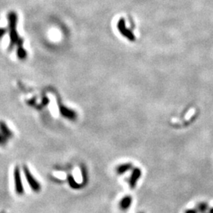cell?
<instances>
[{"mask_svg":"<svg viewBox=\"0 0 213 213\" xmlns=\"http://www.w3.org/2000/svg\"><path fill=\"white\" fill-rule=\"evenodd\" d=\"M196 209L198 211V213H206V211L209 210V207H208V203L201 202L197 205Z\"/></svg>","mask_w":213,"mask_h":213,"instance_id":"52a82bcc","label":"cell"},{"mask_svg":"<svg viewBox=\"0 0 213 213\" xmlns=\"http://www.w3.org/2000/svg\"><path fill=\"white\" fill-rule=\"evenodd\" d=\"M60 111L61 113L63 114V116L66 117V118H70V119H73V118H75V117H76V114H75V112L73 111H72V110H69L68 109V108H61L60 109Z\"/></svg>","mask_w":213,"mask_h":213,"instance_id":"8992f818","label":"cell"},{"mask_svg":"<svg viewBox=\"0 0 213 213\" xmlns=\"http://www.w3.org/2000/svg\"><path fill=\"white\" fill-rule=\"evenodd\" d=\"M68 181H69V185H70V187L73 188V189H80V188H82V186H83L82 185H78V184L75 182V180L73 179V178L72 176L68 177Z\"/></svg>","mask_w":213,"mask_h":213,"instance_id":"30bf717a","label":"cell"},{"mask_svg":"<svg viewBox=\"0 0 213 213\" xmlns=\"http://www.w3.org/2000/svg\"><path fill=\"white\" fill-rule=\"evenodd\" d=\"M17 55L20 58V59H24L26 58V56H27L25 51L22 48L21 46H20L18 50H17Z\"/></svg>","mask_w":213,"mask_h":213,"instance_id":"8fae6325","label":"cell"},{"mask_svg":"<svg viewBox=\"0 0 213 213\" xmlns=\"http://www.w3.org/2000/svg\"><path fill=\"white\" fill-rule=\"evenodd\" d=\"M5 33H6V30L4 29H0V38L3 37Z\"/></svg>","mask_w":213,"mask_h":213,"instance_id":"5bb4252c","label":"cell"},{"mask_svg":"<svg viewBox=\"0 0 213 213\" xmlns=\"http://www.w3.org/2000/svg\"><path fill=\"white\" fill-rule=\"evenodd\" d=\"M185 213H198L196 208H192V209H187L185 211Z\"/></svg>","mask_w":213,"mask_h":213,"instance_id":"4fadbf2b","label":"cell"},{"mask_svg":"<svg viewBox=\"0 0 213 213\" xmlns=\"http://www.w3.org/2000/svg\"><path fill=\"white\" fill-rule=\"evenodd\" d=\"M9 20V29H10V36H11V45L14 43H17L19 42L18 36H17V31H16V24H17V17L16 13L11 12L8 14Z\"/></svg>","mask_w":213,"mask_h":213,"instance_id":"6da1fadb","label":"cell"},{"mask_svg":"<svg viewBox=\"0 0 213 213\" xmlns=\"http://www.w3.org/2000/svg\"><path fill=\"white\" fill-rule=\"evenodd\" d=\"M23 171H24V176H25V179H26V180H27V182H28L30 188H31L34 192H36V193L40 192V189H41L40 184L39 183V182L35 179L34 177L32 175L31 172H30V171L29 170V168L27 167V166H24V167H23Z\"/></svg>","mask_w":213,"mask_h":213,"instance_id":"7a4b0ae2","label":"cell"},{"mask_svg":"<svg viewBox=\"0 0 213 213\" xmlns=\"http://www.w3.org/2000/svg\"><path fill=\"white\" fill-rule=\"evenodd\" d=\"M209 213H213V208H209Z\"/></svg>","mask_w":213,"mask_h":213,"instance_id":"9a60e30c","label":"cell"},{"mask_svg":"<svg viewBox=\"0 0 213 213\" xmlns=\"http://www.w3.org/2000/svg\"><path fill=\"white\" fill-rule=\"evenodd\" d=\"M132 203H133V198L130 195H126L123 198H122L119 202V208L122 211H126L130 208Z\"/></svg>","mask_w":213,"mask_h":213,"instance_id":"5b68a950","label":"cell"},{"mask_svg":"<svg viewBox=\"0 0 213 213\" xmlns=\"http://www.w3.org/2000/svg\"><path fill=\"white\" fill-rule=\"evenodd\" d=\"M132 165L130 163H126V164H122L120 165L117 167L116 171L117 173L119 174V175H122V174H125L126 172L130 170Z\"/></svg>","mask_w":213,"mask_h":213,"instance_id":"ba28073f","label":"cell"},{"mask_svg":"<svg viewBox=\"0 0 213 213\" xmlns=\"http://www.w3.org/2000/svg\"><path fill=\"white\" fill-rule=\"evenodd\" d=\"M140 175H141V171L140 169L136 168V169H134L133 171L131 176H130V179H129V185H130L131 189H134L136 187L137 182L139 180V179H140Z\"/></svg>","mask_w":213,"mask_h":213,"instance_id":"277c9868","label":"cell"},{"mask_svg":"<svg viewBox=\"0 0 213 213\" xmlns=\"http://www.w3.org/2000/svg\"><path fill=\"white\" fill-rule=\"evenodd\" d=\"M14 186H15V191L18 195H22L24 193V186H23L22 181H21V172L19 168L15 167L14 171Z\"/></svg>","mask_w":213,"mask_h":213,"instance_id":"3957f363","label":"cell"},{"mask_svg":"<svg viewBox=\"0 0 213 213\" xmlns=\"http://www.w3.org/2000/svg\"><path fill=\"white\" fill-rule=\"evenodd\" d=\"M6 143V137L3 134H0V144H4Z\"/></svg>","mask_w":213,"mask_h":213,"instance_id":"7c38bea8","label":"cell"},{"mask_svg":"<svg viewBox=\"0 0 213 213\" xmlns=\"http://www.w3.org/2000/svg\"><path fill=\"white\" fill-rule=\"evenodd\" d=\"M0 130H1V132H2V134H3L6 137H12V133H11V132L10 131V130L7 128L5 123L2 122H0Z\"/></svg>","mask_w":213,"mask_h":213,"instance_id":"9c48e42d","label":"cell"},{"mask_svg":"<svg viewBox=\"0 0 213 213\" xmlns=\"http://www.w3.org/2000/svg\"><path fill=\"white\" fill-rule=\"evenodd\" d=\"M139 213H144V212H139Z\"/></svg>","mask_w":213,"mask_h":213,"instance_id":"2e32d148","label":"cell"}]
</instances>
